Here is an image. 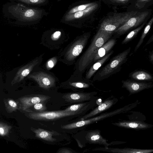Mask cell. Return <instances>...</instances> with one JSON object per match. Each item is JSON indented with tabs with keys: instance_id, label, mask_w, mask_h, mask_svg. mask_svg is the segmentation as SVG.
Instances as JSON below:
<instances>
[{
	"instance_id": "cell-1",
	"label": "cell",
	"mask_w": 153,
	"mask_h": 153,
	"mask_svg": "<svg viewBox=\"0 0 153 153\" xmlns=\"http://www.w3.org/2000/svg\"><path fill=\"white\" fill-rule=\"evenodd\" d=\"M113 33L99 28L88 47L75 63L74 74L82 75L88 69L98 49L109 40Z\"/></svg>"
},
{
	"instance_id": "cell-2",
	"label": "cell",
	"mask_w": 153,
	"mask_h": 153,
	"mask_svg": "<svg viewBox=\"0 0 153 153\" xmlns=\"http://www.w3.org/2000/svg\"><path fill=\"white\" fill-rule=\"evenodd\" d=\"M12 2L6 4L3 11L5 16L17 22H36L47 14L43 9L28 7L20 3Z\"/></svg>"
},
{
	"instance_id": "cell-3",
	"label": "cell",
	"mask_w": 153,
	"mask_h": 153,
	"mask_svg": "<svg viewBox=\"0 0 153 153\" xmlns=\"http://www.w3.org/2000/svg\"><path fill=\"white\" fill-rule=\"evenodd\" d=\"M131 49L130 47L112 58L106 65L94 75L93 81L102 80L119 72L122 65L127 61Z\"/></svg>"
},
{
	"instance_id": "cell-4",
	"label": "cell",
	"mask_w": 153,
	"mask_h": 153,
	"mask_svg": "<svg viewBox=\"0 0 153 153\" xmlns=\"http://www.w3.org/2000/svg\"><path fill=\"white\" fill-rule=\"evenodd\" d=\"M152 11V10L148 8L139 10L114 32L117 36H120L136 28L144 22L148 21L151 17Z\"/></svg>"
},
{
	"instance_id": "cell-5",
	"label": "cell",
	"mask_w": 153,
	"mask_h": 153,
	"mask_svg": "<svg viewBox=\"0 0 153 153\" xmlns=\"http://www.w3.org/2000/svg\"><path fill=\"white\" fill-rule=\"evenodd\" d=\"M139 10L130 9L126 12L117 14L108 17L102 22L100 28L108 32L113 33Z\"/></svg>"
},
{
	"instance_id": "cell-6",
	"label": "cell",
	"mask_w": 153,
	"mask_h": 153,
	"mask_svg": "<svg viewBox=\"0 0 153 153\" xmlns=\"http://www.w3.org/2000/svg\"><path fill=\"white\" fill-rule=\"evenodd\" d=\"M90 35V33H85L74 39L65 54V59L69 63L71 64L75 62L86 46Z\"/></svg>"
},
{
	"instance_id": "cell-7",
	"label": "cell",
	"mask_w": 153,
	"mask_h": 153,
	"mask_svg": "<svg viewBox=\"0 0 153 153\" xmlns=\"http://www.w3.org/2000/svg\"><path fill=\"white\" fill-rule=\"evenodd\" d=\"M72 112L66 111L64 110L33 112H27L26 114L28 118L36 120L50 121L59 119L73 114Z\"/></svg>"
},
{
	"instance_id": "cell-8",
	"label": "cell",
	"mask_w": 153,
	"mask_h": 153,
	"mask_svg": "<svg viewBox=\"0 0 153 153\" xmlns=\"http://www.w3.org/2000/svg\"><path fill=\"white\" fill-rule=\"evenodd\" d=\"M47 95L31 94L24 96L16 100L18 103L19 110L27 112L28 109L35 104L41 102H47L51 98Z\"/></svg>"
},
{
	"instance_id": "cell-9",
	"label": "cell",
	"mask_w": 153,
	"mask_h": 153,
	"mask_svg": "<svg viewBox=\"0 0 153 153\" xmlns=\"http://www.w3.org/2000/svg\"><path fill=\"white\" fill-rule=\"evenodd\" d=\"M137 102H134L126 105L123 108L111 112V113H110L104 114L103 115L100 116L97 118H92V119L87 120H81L77 122L76 123L62 126H61V127L62 129H70L82 126L96 120H98L99 119L105 117H108L114 114H116L128 111L135 108L137 106Z\"/></svg>"
},
{
	"instance_id": "cell-10",
	"label": "cell",
	"mask_w": 153,
	"mask_h": 153,
	"mask_svg": "<svg viewBox=\"0 0 153 153\" xmlns=\"http://www.w3.org/2000/svg\"><path fill=\"white\" fill-rule=\"evenodd\" d=\"M122 87L126 88L129 93V96L137 94L145 89L153 87V82H140L132 79L122 80Z\"/></svg>"
},
{
	"instance_id": "cell-11",
	"label": "cell",
	"mask_w": 153,
	"mask_h": 153,
	"mask_svg": "<svg viewBox=\"0 0 153 153\" xmlns=\"http://www.w3.org/2000/svg\"><path fill=\"white\" fill-rule=\"evenodd\" d=\"M90 80L83 77L82 75L73 74L68 82L69 86L74 89L85 88L93 85Z\"/></svg>"
},
{
	"instance_id": "cell-12",
	"label": "cell",
	"mask_w": 153,
	"mask_h": 153,
	"mask_svg": "<svg viewBox=\"0 0 153 153\" xmlns=\"http://www.w3.org/2000/svg\"><path fill=\"white\" fill-rule=\"evenodd\" d=\"M118 126L136 130H146L153 127V125L137 120L123 121L117 123Z\"/></svg>"
},
{
	"instance_id": "cell-13",
	"label": "cell",
	"mask_w": 153,
	"mask_h": 153,
	"mask_svg": "<svg viewBox=\"0 0 153 153\" xmlns=\"http://www.w3.org/2000/svg\"><path fill=\"white\" fill-rule=\"evenodd\" d=\"M113 52V51H110L103 57L95 62L88 69V71L86 72L85 78L90 80L99 68L109 58Z\"/></svg>"
},
{
	"instance_id": "cell-14",
	"label": "cell",
	"mask_w": 153,
	"mask_h": 153,
	"mask_svg": "<svg viewBox=\"0 0 153 153\" xmlns=\"http://www.w3.org/2000/svg\"><path fill=\"white\" fill-rule=\"evenodd\" d=\"M116 39L112 38L108 40L98 49L94 56L92 64L103 57L110 51L116 42Z\"/></svg>"
},
{
	"instance_id": "cell-15",
	"label": "cell",
	"mask_w": 153,
	"mask_h": 153,
	"mask_svg": "<svg viewBox=\"0 0 153 153\" xmlns=\"http://www.w3.org/2000/svg\"><path fill=\"white\" fill-rule=\"evenodd\" d=\"M128 76L131 79L137 81L153 82V75L144 70H135L131 73Z\"/></svg>"
},
{
	"instance_id": "cell-16",
	"label": "cell",
	"mask_w": 153,
	"mask_h": 153,
	"mask_svg": "<svg viewBox=\"0 0 153 153\" xmlns=\"http://www.w3.org/2000/svg\"><path fill=\"white\" fill-rule=\"evenodd\" d=\"M31 130L34 133L35 137L46 141L54 142L56 141V139L53 137V135H58L55 131H50L41 128H35L31 127Z\"/></svg>"
},
{
	"instance_id": "cell-17",
	"label": "cell",
	"mask_w": 153,
	"mask_h": 153,
	"mask_svg": "<svg viewBox=\"0 0 153 153\" xmlns=\"http://www.w3.org/2000/svg\"><path fill=\"white\" fill-rule=\"evenodd\" d=\"M98 6V4L95 3L93 5L84 10L71 14H66L64 17V20L65 21L68 22L81 18L91 13L97 8Z\"/></svg>"
},
{
	"instance_id": "cell-18",
	"label": "cell",
	"mask_w": 153,
	"mask_h": 153,
	"mask_svg": "<svg viewBox=\"0 0 153 153\" xmlns=\"http://www.w3.org/2000/svg\"><path fill=\"white\" fill-rule=\"evenodd\" d=\"M36 62V61H35L20 69L17 73L13 80V84L19 82L27 76L37 64Z\"/></svg>"
},
{
	"instance_id": "cell-19",
	"label": "cell",
	"mask_w": 153,
	"mask_h": 153,
	"mask_svg": "<svg viewBox=\"0 0 153 153\" xmlns=\"http://www.w3.org/2000/svg\"><path fill=\"white\" fill-rule=\"evenodd\" d=\"M36 80L39 86L45 89H48L54 86L55 82L50 76L43 75L37 77Z\"/></svg>"
},
{
	"instance_id": "cell-20",
	"label": "cell",
	"mask_w": 153,
	"mask_h": 153,
	"mask_svg": "<svg viewBox=\"0 0 153 153\" xmlns=\"http://www.w3.org/2000/svg\"><path fill=\"white\" fill-rule=\"evenodd\" d=\"M153 5V0H133L130 5V9L141 10L146 9Z\"/></svg>"
},
{
	"instance_id": "cell-21",
	"label": "cell",
	"mask_w": 153,
	"mask_h": 153,
	"mask_svg": "<svg viewBox=\"0 0 153 153\" xmlns=\"http://www.w3.org/2000/svg\"><path fill=\"white\" fill-rule=\"evenodd\" d=\"M153 24V14L150 19L147 22L140 37L139 40L134 48V52H136L143 42L145 38L148 33Z\"/></svg>"
},
{
	"instance_id": "cell-22",
	"label": "cell",
	"mask_w": 153,
	"mask_h": 153,
	"mask_svg": "<svg viewBox=\"0 0 153 153\" xmlns=\"http://www.w3.org/2000/svg\"><path fill=\"white\" fill-rule=\"evenodd\" d=\"M113 103V102L112 100H108L105 101L100 105L91 113L83 117V120L91 117L107 109L112 105Z\"/></svg>"
},
{
	"instance_id": "cell-23",
	"label": "cell",
	"mask_w": 153,
	"mask_h": 153,
	"mask_svg": "<svg viewBox=\"0 0 153 153\" xmlns=\"http://www.w3.org/2000/svg\"><path fill=\"white\" fill-rule=\"evenodd\" d=\"M3 102L7 112L11 113L19 110V106L16 100L11 98H4Z\"/></svg>"
},
{
	"instance_id": "cell-24",
	"label": "cell",
	"mask_w": 153,
	"mask_h": 153,
	"mask_svg": "<svg viewBox=\"0 0 153 153\" xmlns=\"http://www.w3.org/2000/svg\"><path fill=\"white\" fill-rule=\"evenodd\" d=\"M148 22L146 21L144 22L140 25L130 32L122 41L121 44L123 45L127 44L136 37Z\"/></svg>"
},
{
	"instance_id": "cell-25",
	"label": "cell",
	"mask_w": 153,
	"mask_h": 153,
	"mask_svg": "<svg viewBox=\"0 0 153 153\" xmlns=\"http://www.w3.org/2000/svg\"><path fill=\"white\" fill-rule=\"evenodd\" d=\"M119 152L125 153H149L153 152V149H142L131 148H126L119 149Z\"/></svg>"
},
{
	"instance_id": "cell-26",
	"label": "cell",
	"mask_w": 153,
	"mask_h": 153,
	"mask_svg": "<svg viewBox=\"0 0 153 153\" xmlns=\"http://www.w3.org/2000/svg\"><path fill=\"white\" fill-rule=\"evenodd\" d=\"M13 2H21L28 5H41L48 2V0H9Z\"/></svg>"
},
{
	"instance_id": "cell-27",
	"label": "cell",
	"mask_w": 153,
	"mask_h": 153,
	"mask_svg": "<svg viewBox=\"0 0 153 153\" xmlns=\"http://www.w3.org/2000/svg\"><path fill=\"white\" fill-rule=\"evenodd\" d=\"M46 102H41L36 103L31 106L26 112L45 111L47 108L45 104Z\"/></svg>"
},
{
	"instance_id": "cell-28",
	"label": "cell",
	"mask_w": 153,
	"mask_h": 153,
	"mask_svg": "<svg viewBox=\"0 0 153 153\" xmlns=\"http://www.w3.org/2000/svg\"><path fill=\"white\" fill-rule=\"evenodd\" d=\"M12 127L3 122H0V135L1 137L7 136L10 133Z\"/></svg>"
},
{
	"instance_id": "cell-29",
	"label": "cell",
	"mask_w": 153,
	"mask_h": 153,
	"mask_svg": "<svg viewBox=\"0 0 153 153\" xmlns=\"http://www.w3.org/2000/svg\"><path fill=\"white\" fill-rule=\"evenodd\" d=\"M95 3H91L76 6L69 10L66 14H71L86 9L94 4Z\"/></svg>"
},
{
	"instance_id": "cell-30",
	"label": "cell",
	"mask_w": 153,
	"mask_h": 153,
	"mask_svg": "<svg viewBox=\"0 0 153 153\" xmlns=\"http://www.w3.org/2000/svg\"><path fill=\"white\" fill-rule=\"evenodd\" d=\"M83 104H79L72 105L66 108L64 110L66 111L72 112L78 110L81 107Z\"/></svg>"
},
{
	"instance_id": "cell-31",
	"label": "cell",
	"mask_w": 153,
	"mask_h": 153,
	"mask_svg": "<svg viewBox=\"0 0 153 153\" xmlns=\"http://www.w3.org/2000/svg\"><path fill=\"white\" fill-rule=\"evenodd\" d=\"M111 1L117 3L124 5L131 4L133 0H110Z\"/></svg>"
},
{
	"instance_id": "cell-32",
	"label": "cell",
	"mask_w": 153,
	"mask_h": 153,
	"mask_svg": "<svg viewBox=\"0 0 153 153\" xmlns=\"http://www.w3.org/2000/svg\"><path fill=\"white\" fill-rule=\"evenodd\" d=\"M61 34V33L59 31L54 32L51 35V38L53 40L58 39L59 38Z\"/></svg>"
},
{
	"instance_id": "cell-33",
	"label": "cell",
	"mask_w": 153,
	"mask_h": 153,
	"mask_svg": "<svg viewBox=\"0 0 153 153\" xmlns=\"http://www.w3.org/2000/svg\"><path fill=\"white\" fill-rule=\"evenodd\" d=\"M100 139V136L98 134H94L90 138V139L92 141H96L99 140Z\"/></svg>"
},
{
	"instance_id": "cell-34",
	"label": "cell",
	"mask_w": 153,
	"mask_h": 153,
	"mask_svg": "<svg viewBox=\"0 0 153 153\" xmlns=\"http://www.w3.org/2000/svg\"><path fill=\"white\" fill-rule=\"evenodd\" d=\"M54 62L52 59L50 60L47 62V65L48 68H52L54 65Z\"/></svg>"
},
{
	"instance_id": "cell-35",
	"label": "cell",
	"mask_w": 153,
	"mask_h": 153,
	"mask_svg": "<svg viewBox=\"0 0 153 153\" xmlns=\"http://www.w3.org/2000/svg\"><path fill=\"white\" fill-rule=\"evenodd\" d=\"M148 58L150 62L153 64V49L149 52Z\"/></svg>"
},
{
	"instance_id": "cell-36",
	"label": "cell",
	"mask_w": 153,
	"mask_h": 153,
	"mask_svg": "<svg viewBox=\"0 0 153 153\" xmlns=\"http://www.w3.org/2000/svg\"><path fill=\"white\" fill-rule=\"evenodd\" d=\"M152 42H153V33L146 43V45H149Z\"/></svg>"
},
{
	"instance_id": "cell-37",
	"label": "cell",
	"mask_w": 153,
	"mask_h": 153,
	"mask_svg": "<svg viewBox=\"0 0 153 153\" xmlns=\"http://www.w3.org/2000/svg\"><path fill=\"white\" fill-rule=\"evenodd\" d=\"M58 1H60V0H57Z\"/></svg>"
}]
</instances>
